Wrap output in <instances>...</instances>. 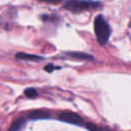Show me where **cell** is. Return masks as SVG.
<instances>
[{
	"instance_id": "1",
	"label": "cell",
	"mask_w": 131,
	"mask_h": 131,
	"mask_svg": "<svg viewBox=\"0 0 131 131\" xmlns=\"http://www.w3.org/2000/svg\"><path fill=\"white\" fill-rule=\"evenodd\" d=\"M94 33L100 45H105L111 37V28L104 17L99 14L94 18Z\"/></svg>"
},
{
	"instance_id": "3",
	"label": "cell",
	"mask_w": 131,
	"mask_h": 131,
	"mask_svg": "<svg viewBox=\"0 0 131 131\" xmlns=\"http://www.w3.org/2000/svg\"><path fill=\"white\" fill-rule=\"evenodd\" d=\"M57 120L68 123V124H72L75 126H81L84 127V120L82 119V117L76 113H72V112H62L57 116Z\"/></svg>"
},
{
	"instance_id": "2",
	"label": "cell",
	"mask_w": 131,
	"mask_h": 131,
	"mask_svg": "<svg viewBox=\"0 0 131 131\" xmlns=\"http://www.w3.org/2000/svg\"><path fill=\"white\" fill-rule=\"evenodd\" d=\"M100 6H101L100 2L91 1V0H68L63 5V9L74 13H79L85 10L97 9Z\"/></svg>"
},
{
	"instance_id": "5",
	"label": "cell",
	"mask_w": 131,
	"mask_h": 131,
	"mask_svg": "<svg viewBox=\"0 0 131 131\" xmlns=\"http://www.w3.org/2000/svg\"><path fill=\"white\" fill-rule=\"evenodd\" d=\"M16 59H20V60H30V61H41L43 60L42 56L36 55V54H29V53H25V52H18L15 55Z\"/></svg>"
},
{
	"instance_id": "7",
	"label": "cell",
	"mask_w": 131,
	"mask_h": 131,
	"mask_svg": "<svg viewBox=\"0 0 131 131\" xmlns=\"http://www.w3.org/2000/svg\"><path fill=\"white\" fill-rule=\"evenodd\" d=\"M69 56L75 57L77 59H93V57L87 53H82V52H69Z\"/></svg>"
},
{
	"instance_id": "6",
	"label": "cell",
	"mask_w": 131,
	"mask_h": 131,
	"mask_svg": "<svg viewBox=\"0 0 131 131\" xmlns=\"http://www.w3.org/2000/svg\"><path fill=\"white\" fill-rule=\"evenodd\" d=\"M27 124V117H18L9 127V130H23Z\"/></svg>"
},
{
	"instance_id": "9",
	"label": "cell",
	"mask_w": 131,
	"mask_h": 131,
	"mask_svg": "<svg viewBox=\"0 0 131 131\" xmlns=\"http://www.w3.org/2000/svg\"><path fill=\"white\" fill-rule=\"evenodd\" d=\"M60 69V67H54L53 64H47L45 68H44V70L46 71V72H48V73H51L52 71H54V70H59Z\"/></svg>"
},
{
	"instance_id": "8",
	"label": "cell",
	"mask_w": 131,
	"mask_h": 131,
	"mask_svg": "<svg viewBox=\"0 0 131 131\" xmlns=\"http://www.w3.org/2000/svg\"><path fill=\"white\" fill-rule=\"evenodd\" d=\"M25 95H26L27 97H29V98H35V97L38 95V92H37V90L34 89V88H27V89L25 90Z\"/></svg>"
},
{
	"instance_id": "4",
	"label": "cell",
	"mask_w": 131,
	"mask_h": 131,
	"mask_svg": "<svg viewBox=\"0 0 131 131\" xmlns=\"http://www.w3.org/2000/svg\"><path fill=\"white\" fill-rule=\"evenodd\" d=\"M27 119H30V120H48V119H51V115L46 111L39 110V111L30 112L27 116Z\"/></svg>"
},
{
	"instance_id": "10",
	"label": "cell",
	"mask_w": 131,
	"mask_h": 131,
	"mask_svg": "<svg viewBox=\"0 0 131 131\" xmlns=\"http://www.w3.org/2000/svg\"><path fill=\"white\" fill-rule=\"evenodd\" d=\"M39 1H43V2H46V3H50V4H58L62 0H39Z\"/></svg>"
}]
</instances>
